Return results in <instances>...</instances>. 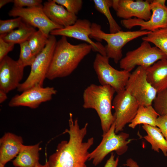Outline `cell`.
Instances as JSON below:
<instances>
[{"label":"cell","instance_id":"9a60e30c","mask_svg":"<svg viewBox=\"0 0 167 167\" xmlns=\"http://www.w3.org/2000/svg\"><path fill=\"white\" fill-rule=\"evenodd\" d=\"M24 67L17 60L6 56L0 61V89L6 93L17 88L23 75Z\"/></svg>","mask_w":167,"mask_h":167},{"label":"cell","instance_id":"52a82bcc","mask_svg":"<svg viewBox=\"0 0 167 167\" xmlns=\"http://www.w3.org/2000/svg\"><path fill=\"white\" fill-rule=\"evenodd\" d=\"M165 59H167V56L159 49L143 41L138 48L126 53L119 61V65L122 70L130 72L137 66L146 69L158 61Z\"/></svg>","mask_w":167,"mask_h":167},{"label":"cell","instance_id":"74e56055","mask_svg":"<svg viewBox=\"0 0 167 167\" xmlns=\"http://www.w3.org/2000/svg\"><path fill=\"white\" fill-rule=\"evenodd\" d=\"M35 167H46L45 164L42 165L39 163Z\"/></svg>","mask_w":167,"mask_h":167},{"label":"cell","instance_id":"d6986e66","mask_svg":"<svg viewBox=\"0 0 167 167\" xmlns=\"http://www.w3.org/2000/svg\"><path fill=\"white\" fill-rule=\"evenodd\" d=\"M146 70L148 81L157 92L167 88V59L158 61Z\"/></svg>","mask_w":167,"mask_h":167},{"label":"cell","instance_id":"ac0fdd59","mask_svg":"<svg viewBox=\"0 0 167 167\" xmlns=\"http://www.w3.org/2000/svg\"><path fill=\"white\" fill-rule=\"evenodd\" d=\"M22 138L13 133H5L0 139V167H5L9 161L16 157L23 144Z\"/></svg>","mask_w":167,"mask_h":167},{"label":"cell","instance_id":"4dcf8cb0","mask_svg":"<svg viewBox=\"0 0 167 167\" xmlns=\"http://www.w3.org/2000/svg\"><path fill=\"white\" fill-rule=\"evenodd\" d=\"M41 0H14V7L15 8H30L42 5Z\"/></svg>","mask_w":167,"mask_h":167},{"label":"cell","instance_id":"7c38bea8","mask_svg":"<svg viewBox=\"0 0 167 167\" xmlns=\"http://www.w3.org/2000/svg\"><path fill=\"white\" fill-rule=\"evenodd\" d=\"M8 15L21 18L24 22L37 28L47 37L52 30L64 28L54 23L47 17L43 11L42 5L30 8L14 7L9 11Z\"/></svg>","mask_w":167,"mask_h":167},{"label":"cell","instance_id":"484cf974","mask_svg":"<svg viewBox=\"0 0 167 167\" xmlns=\"http://www.w3.org/2000/svg\"><path fill=\"white\" fill-rule=\"evenodd\" d=\"M48 40L49 37L38 30L32 35L28 41L32 52L36 56L44 49Z\"/></svg>","mask_w":167,"mask_h":167},{"label":"cell","instance_id":"d4e9b609","mask_svg":"<svg viewBox=\"0 0 167 167\" xmlns=\"http://www.w3.org/2000/svg\"><path fill=\"white\" fill-rule=\"evenodd\" d=\"M142 40L153 44L167 56V27L151 32Z\"/></svg>","mask_w":167,"mask_h":167},{"label":"cell","instance_id":"836d02e7","mask_svg":"<svg viewBox=\"0 0 167 167\" xmlns=\"http://www.w3.org/2000/svg\"><path fill=\"white\" fill-rule=\"evenodd\" d=\"M119 161V156L115 159L114 154L112 152L110 157L107 160L104 167H117Z\"/></svg>","mask_w":167,"mask_h":167},{"label":"cell","instance_id":"603a6c76","mask_svg":"<svg viewBox=\"0 0 167 167\" xmlns=\"http://www.w3.org/2000/svg\"><path fill=\"white\" fill-rule=\"evenodd\" d=\"M36 31L33 27L24 22L17 29L13 30L6 34L0 35V38L6 42L20 45L28 41Z\"/></svg>","mask_w":167,"mask_h":167},{"label":"cell","instance_id":"f1b7e54d","mask_svg":"<svg viewBox=\"0 0 167 167\" xmlns=\"http://www.w3.org/2000/svg\"><path fill=\"white\" fill-rule=\"evenodd\" d=\"M24 22L21 18L17 17L14 19L0 20V34H7L16 28H19Z\"/></svg>","mask_w":167,"mask_h":167},{"label":"cell","instance_id":"30bf717a","mask_svg":"<svg viewBox=\"0 0 167 167\" xmlns=\"http://www.w3.org/2000/svg\"><path fill=\"white\" fill-rule=\"evenodd\" d=\"M139 106V102L125 89L117 93L112 102L116 134L123 131L125 126L131 122Z\"/></svg>","mask_w":167,"mask_h":167},{"label":"cell","instance_id":"83f0119b","mask_svg":"<svg viewBox=\"0 0 167 167\" xmlns=\"http://www.w3.org/2000/svg\"><path fill=\"white\" fill-rule=\"evenodd\" d=\"M153 102V107L159 116L167 115V88L157 92Z\"/></svg>","mask_w":167,"mask_h":167},{"label":"cell","instance_id":"d6a6232c","mask_svg":"<svg viewBox=\"0 0 167 167\" xmlns=\"http://www.w3.org/2000/svg\"><path fill=\"white\" fill-rule=\"evenodd\" d=\"M156 125L167 141V115L159 116L156 120Z\"/></svg>","mask_w":167,"mask_h":167},{"label":"cell","instance_id":"7402d4cb","mask_svg":"<svg viewBox=\"0 0 167 167\" xmlns=\"http://www.w3.org/2000/svg\"><path fill=\"white\" fill-rule=\"evenodd\" d=\"M159 116L152 105H139L136 115L128 126L134 129L137 125L140 124L156 126V120Z\"/></svg>","mask_w":167,"mask_h":167},{"label":"cell","instance_id":"cb8c5ba5","mask_svg":"<svg viewBox=\"0 0 167 167\" xmlns=\"http://www.w3.org/2000/svg\"><path fill=\"white\" fill-rule=\"evenodd\" d=\"M95 9L103 14L107 18L109 25L110 33H115L121 30V27L113 17L110 11L112 7L113 0H93Z\"/></svg>","mask_w":167,"mask_h":167},{"label":"cell","instance_id":"8992f818","mask_svg":"<svg viewBox=\"0 0 167 167\" xmlns=\"http://www.w3.org/2000/svg\"><path fill=\"white\" fill-rule=\"evenodd\" d=\"M128 133L122 132L117 134L114 122L105 134L99 145L90 153L88 161H92L95 166L101 163L109 153L115 151L118 156L123 155L128 149V144L132 139H128Z\"/></svg>","mask_w":167,"mask_h":167},{"label":"cell","instance_id":"e575fe53","mask_svg":"<svg viewBox=\"0 0 167 167\" xmlns=\"http://www.w3.org/2000/svg\"><path fill=\"white\" fill-rule=\"evenodd\" d=\"M123 165L127 167H139L137 162L131 158L128 159Z\"/></svg>","mask_w":167,"mask_h":167},{"label":"cell","instance_id":"3957f363","mask_svg":"<svg viewBox=\"0 0 167 167\" xmlns=\"http://www.w3.org/2000/svg\"><path fill=\"white\" fill-rule=\"evenodd\" d=\"M114 89L109 85L92 84L88 86L83 93L84 109H92L96 112L100 120L103 135L109 130L114 122L112 112Z\"/></svg>","mask_w":167,"mask_h":167},{"label":"cell","instance_id":"1f68e13d","mask_svg":"<svg viewBox=\"0 0 167 167\" xmlns=\"http://www.w3.org/2000/svg\"><path fill=\"white\" fill-rule=\"evenodd\" d=\"M15 44L7 42L0 38V61L14 49Z\"/></svg>","mask_w":167,"mask_h":167},{"label":"cell","instance_id":"8fae6325","mask_svg":"<svg viewBox=\"0 0 167 167\" xmlns=\"http://www.w3.org/2000/svg\"><path fill=\"white\" fill-rule=\"evenodd\" d=\"M152 15L147 21L136 18L123 19L121 21L125 28L131 29L134 27H140V30L153 32L167 27V6L165 0L150 1Z\"/></svg>","mask_w":167,"mask_h":167},{"label":"cell","instance_id":"5bb4252c","mask_svg":"<svg viewBox=\"0 0 167 167\" xmlns=\"http://www.w3.org/2000/svg\"><path fill=\"white\" fill-rule=\"evenodd\" d=\"M57 91L53 87L36 86L13 97L8 103L11 107L26 106L36 109L43 102L51 100Z\"/></svg>","mask_w":167,"mask_h":167},{"label":"cell","instance_id":"8d00e7d4","mask_svg":"<svg viewBox=\"0 0 167 167\" xmlns=\"http://www.w3.org/2000/svg\"><path fill=\"white\" fill-rule=\"evenodd\" d=\"M13 2V0H0V8H1L6 4L11 2Z\"/></svg>","mask_w":167,"mask_h":167},{"label":"cell","instance_id":"5b68a950","mask_svg":"<svg viewBox=\"0 0 167 167\" xmlns=\"http://www.w3.org/2000/svg\"><path fill=\"white\" fill-rule=\"evenodd\" d=\"M55 36L50 35L48 41L43 50L37 55L31 66L30 73L26 80L17 88L23 92L36 86L43 87L49 70L57 42Z\"/></svg>","mask_w":167,"mask_h":167},{"label":"cell","instance_id":"6da1fadb","mask_svg":"<svg viewBox=\"0 0 167 167\" xmlns=\"http://www.w3.org/2000/svg\"><path fill=\"white\" fill-rule=\"evenodd\" d=\"M69 128L64 133L69 135L68 141L62 140L59 143L56 151L51 155L45 163L46 167H87L89 149L94 143L91 137L86 142L84 139L87 133L88 124L80 128L77 118L73 120L72 113L69 114Z\"/></svg>","mask_w":167,"mask_h":167},{"label":"cell","instance_id":"7a4b0ae2","mask_svg":"<svg viewBox=\"0 0 167 167\" xmlns=\"http://www.w3.org/2000/svg\"><path fill=\"white\" fill-rule=\"evenodd\" d=\"M92 49L86 43L73 45L62 36L57 41L46 78L53 80L70 75Z\"/></svg>","mask_w":167,"mask_h":167},{"label":"cell","instance_id":"d590c367","mask_svg":"<svg viewBox=\"0 0 167 167\" xmlns=\"http://www.w3.org/2000/svg\"><path fill=\"white\" fill-rule=\"evenodd\" d=\"M7 93L3 91L0 89V103H2L7 98Z\"/></svg>","mask_w":167,"mask_h":167},{"label":"cell","instance_id":"f546056e","mask_svg":"<svg viewBox=\"0 0 167 167\" xmlns=\"http://www.w3.org/2000/svg\"><path fill=\"white\" fill-rule=\"evenodd\" d=\"M56 3L65 7L70 12L77 15L81 9L83 4L82 0H54Z\"/></svg>","mask_w":167,"mask_h":167},{"label":"cell","instance_id":"44dd1931","mask_svg":"<svg viewBox=\"0 0 167 167\" xmlns=\"http://www.w3.org/2000/svg\"><path fill=\"white\" fill-rule=\"evenodd\" d=\"M142 127L147 133L143 138L151 144L152 149L158 152L161 149L164 156H167V141L160 129L147 124H144Z\"/></svg>","mask_w":167,"mask_h":167},{"label":"cell","instance_id":"9c48e42d","mask_svg":"<svg viewBox=\"0 0 167 167\" xmlns=\"http://www.w3.org/2000/svg\"><path fill=\"white\" fill-rule=\"evenodd\" d=\"M125 89L144 106L152 105L157 93L147 80L146 69L140 66L131 73Z\"/></svg>","mask_w":167,"mask_h":167},{"label":"cell","instance_id":"277c9868","mask_svg":"<svg viewBox=\"0 0 167 167\" xmlns=\"http://www.w3.org/2000/svg\"><path fill=\"white\" fill-rule=\"evenodd\" d=\"M151 32L146 30L124 31L106 33L101 29V26L95 23L92 24L90 38L98 41L104 40L107 44L105 46L106 56L117 63L122 56V48L127 43L139 37L145 36Z\"/></svg>","mask_w":167,"mask_h":167},{"label":"cell","instance_id":"4fadbf2b","mask_svg":"<svg viewBox=\"0 0 167 167\" xmlns=\"http://www.w3.org/2000/svg\"><path fill=\"white\" fill-rule=\"evenodd\" d=\"M92 23L86 19H78L71 25L51 31L50 35L61 36L79 40L90 45L92 50L104 56H106L105 47L99 42H95L90 37L91 33Z\"/></svg>","mask_w":167,"mask_h":167},{"label":"cell","instance_id":"4316f807","mask_svg":"<svg viewBox=\"0 0 167 167\" xmlns=\"http://www.w3.org/2000/svg\"><path fill=\"white\" fill-rule=\"evenodd\" d=\"M20 53L18 61L24 67L32 65L36 56L32 52L28 41L20 44Z\"/></svg>","mask_w":167,"mask_h":167},{"label":"cell","instance_id":"e0dca14e","mask_svg":"<svg viewBox=\"0 0 167 167\" xmlns=\"http://www.w3.org/2000/svg\"><path fill=\"white\" fill-rule=\"evenodd\" d=\"M43 9L52 22L64 28L74 24L78 19L76 15L70 12L64 6L58 4L54 0L45 2Z\"/></svg>","mask_w":167,"mask_h":167},{"label":"cell","instance_id":"ffe728a7","mask_svg":"<svg viewBox=\"0 0 167 167\" xmlns=\"http://www.w3.org/2000/svg\"><path fill=\"white\" fill-rule=\"evenodd\" d=\"M40 142L32 145L23 144L13 161L15 167H35L39 163Z\"/></svg>","mask_w":167,"mask_h":167},{"label":"cell","instance_id":"ba28073f","mask_svg":"<svg viewBox=\"0 0 167 167\" xmlns=\"http://www.w3.org/2000/svg\"><path fill=\"white\" fill-rule=\"evenodd\" d=\"M109 58L98 53L93 63V67L101 85H109L117 93L125 90L130 72L126 70H117L110 64Z\"/></svg>","mask_w":167,"mask_h":167},{"label":"cell","instance_id":"2e32d148","mask_svg":"<svg viewBox=\"0 0 167 167\" xmlns=\"http://www.w3.org/2000/svg\"><path fill=\"white\" fill-rule=\"evenodd\" d=\"M112 7L115 11L117 16L123 19L134 17L147 21L152 15L149 0H113Z\"/></svg>","mask_w":167,"mask_h":167}]
</instances>
